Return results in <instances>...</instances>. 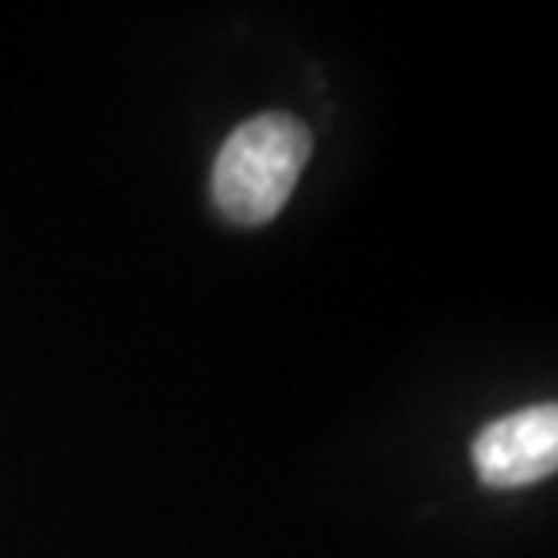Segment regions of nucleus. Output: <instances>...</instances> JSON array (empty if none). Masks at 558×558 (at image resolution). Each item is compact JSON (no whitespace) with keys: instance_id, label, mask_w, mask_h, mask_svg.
<instances>
[{"instance_id":"f257e3e1","label":"nucleus","mask_w":558,"mask_h":558,"mask_svg":"<svg viewBox=\"0 0 558 558\" xmlns=\"http://www.w3.org/2000/svg\"><path fill=\"white\" fill-rule=\"evenodd\" d=\"M312 156V135L298 117L262 113L240 124L218 149L210 196L232 226H269L287 207Z\"/></svg>"},{"instance_id":"f03ea898","label":"nucleus","mask_w":558,"mask_h":558,"mask_svg":"<svg viewBox=\"0 0 558 558\" xmlns=\"http://www.w3.org/2000/svg\"><path fill=\"white\" fill-rule=\"evenodd\" d=\"M483 486L515 489L548 478L558 468V407L537 403L486 424L472 446Z\"/></svg>"}]
</instances>
